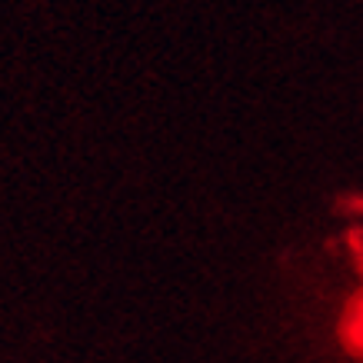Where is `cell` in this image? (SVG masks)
Masks as SVG:
<instances>
[{
    "label": "cell",
    "instance_id": "obj_1",
    "mask_svg": "<svg viewBox=\"0 0 363 363\" xmlns=\"http://www.w3.org/2000/svg\"><path fill=\"white\" fill-rule=\"evenodd\" d=\"M337 343L350 360L363 363V284L343 303L340 320H337Z\"/></svg>",
    "mask_w": 363,
    "mask_h": 363
}]
</instances>
